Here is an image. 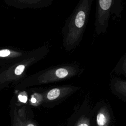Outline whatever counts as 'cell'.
Here are the masks:
<instances>
[{
  "label": "cell",
  "mask_w": 126,
  "mask_h": 126,
  "mask_svg": "<svg viewBox=\"0 0 126 126\" xmlns=\"http://www.w3.org/2000/svg\"><path fill=\"white\" fill-rule=\"evenodd\" d=\"M123 9V0H96L95 33L99 35L106 32L110 19L120 17Z\"/></svg>",
  "instance_id": "6da1fadb"
},
{
  "label": "cell",
  "mask_w": 126,
  "mask_h": 126,
  "mask_svg": "<svg viewBox=\"0 0 126 126\" xmlns=\"http://www.w3.org/2000/svg\"><path fill=\"white\" fill-rule=\"evenodd\" d=\"M60 94V90L59 89H53L50 90L47 94V98L49 100H52L57 98Z\"/></svg>",
  "instance_id": "7a4b0ae2"
},
{
  "label": "cell",
  "mask_w": 126,
  "mask_h": 126,
  "mask_svg": "<svg viewBox=\"0 0 126 126\" xmlns=\"http://www.w3.org/2000/svg\"><path fill=\"white\" fill-rule=\"evenodd\" d=\"M68 71L65 68H59L56 71V76L60 78H64L68 75Z\"/></svg>",
  "instance_id": "3957f363"
},
{
  "label": "cell",
  "mask_w": 126,
  "mask_h": 126,
  "mask_svg": "<svg viewBox=\"0 0 126 126\" xmlns=\"http://www.w3.org/2000/svg\"><path fill=\"white\" fill-rule=\"evenodd\" d=\"M96 120H97V123L98 125L99 126H104L106 122V119L105 116L102 113H101L97 114Z\"/></svg>",
  "instance_id": "277c9868"
},
{
  "label": "cell",
  "mask_w": 126,
  "mask_h": 126,
  "mask_svg": "<svg viewBox=\"0 0 126 126\" xmlns=\"http://www.w3.org/2000/svg\"><path fill=\"white\" fill-rule=\"evenodd\" d=\"M25 66L23 64H21L18 65L15 69L14 73L17 75H21L24 71L25 69Z\"/></svg>",
  "instance_id": "5b68a950"
},
{
  "label": "cell",
  "mask_w": 126,
  "mask_h": 126,
  "mask_svg": "<svg viewBox=\"0 0 126 126\" xmlns=\"http://www.w3.org/2000/svg\"><path fill=\"white\" fill-rule=\"evenodd\" d=\"M10 54V51L7 49H4L0 51V57H6L9 55Z\"/></svg>",
  "instance_id": "8992f818"
},
{
  "label": "cell",
  "mask_w": 126,
  "mask_h": 126,
  "mask_svg": "<svg viewBox=\"0 0 126 126\" xmlns=\"http://www.w3.org/2000/svg\"><path fill=\"white\" fill-rule=\"evenodd\" d=\"M18 98H19V100L21 102H24V103L26 102V101L27 100V97L25 95H22L20 94L18 96Z\"/></svg>",
  "instance_id": "52a82bcc"
},
{
  "label": "cell",
  "mask_w": 126,
  "mask_h": 126,
  "mask_svg": "<svg viewBox=\"0 0 126 126\" xmlns=\"http://www.w3.org/2000/svg\"><path fill=\"white\" fill-rule=\"evenodd\" d=\"M31 101H32V103H35V102H36V99H35L34 98L32 97V98H31Z\"/></svg>",
  "instance_id": "ba28073f"
},
{
  "label": "cell",
  "mask_w": 126,
  "mask_h": 126,
  "mask_svg": "<svg viewBox=\"0 0 126 126\" xmlns=\"http://www.w3.org/2000/svg\"><path fill=\"white\" fill-rule=\"evenodd\" d=\"M78 126H88V125L87 124H86L84 123V124H81L78 125Z\"/></svg>",
  "instance_id": "9c48e42d"
},
{
  "label": "cell",
  "mask_w": 126,
  "mask_h": 126,
  "mask_svg": "<svg viewBox=\"0 0 126 126\" xmlns=\"http://www.w3.org/2000/svg\"><path fill=\"white\" fill-rule=\"evenodd\" d=\"M27 126H35L34 125H32V124H29Z\"/></svg>",
  "instance_id": "30bf717a"
}]
</instances>
